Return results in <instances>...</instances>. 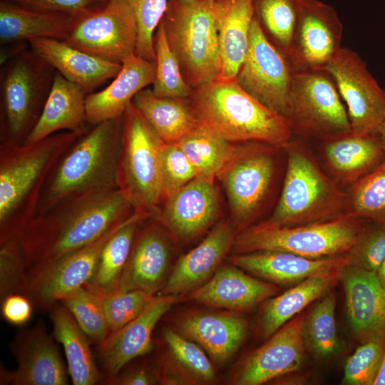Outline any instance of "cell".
Masks as SVG:
<instances>
[{"instance_id":"cell-28","label":"cell","mask_w":385,"mask_h":385,"mask_svg":"<svg viewBox=\"0 0 385 385\" xmlns=\"http://www.w3.org/2000/svg\"><path fill=\"white\" fill-rule=\"evenodd\" d=\"M155 72V61L136 54L126 59L110 84L86 96L88 123L93 125L123 115L134 97L153 84Z\"/></svg>"},{"instance_id":"cell-36","label":"cell","mask_w":385,"mask_h":385,"mask_svg":"<svg viewBox=\"0 0 385 385\" xmlns=\"http://www.w3.org/2000/svg\"><path fill=\"white\" fill-rule=\"evenodd\" d=\"M339 278L309 277L265 301L260 319L262 337L268 339L310 303L330 291Z\"/></svg>"},{"instance_id":"cell-22","label":"cell","mask_w":385,"mask_h":385,"mask_svg":"<svg viewBox=\"0 0 385 385\" xmlns=\"http://www.w3.org/2000/svg\"><path fill=\"white\" fill-rule=\"evenodd\" d=\"M273 283L253 275L233 265L220 266L202 285L188 293V299L197 304L232 312L248 311L275 296Z\"/></svg>"},{"instance_id":"cell-12","label":"cell","mask_w":385,"mask_h":385,"mask_svg":"<svg viewBox=\"0 0 385 385\" xmlns=\"http://www.w3.org/2000/svg\"><path fill=\"white\" fill-rule=\"evenodd\" d=\"M124 220L85 247L28 270L20 294L37 309L49 311L66 297L85 287L93 275L103 246Z\"/></svg>"},{"instance_id":"cell-33","label":"cell","mask_w":385,"mask_h":385,"mask_svg":"<svg viewBox=\"0 0 385 385\" xmlns=\"http://www.w3.org/2000/svg\"><path fill=\"white\" fill-rule=\"evenodd\" d=\"M48 312L53 337L63 347L73 384L93 385L103 382L105 375L96 364L90 339L71 313L59 302Z\"/></svg>"},{"instance_id":"cell-29","label":"cell","mask_w":385,"mask_h":385,"mask_svg":"<svg viewBox=\"0 0 385 385\" xmlns=\"http://www.w3.org/2000/svg\"><path fill=\"white\" fill-rule=\"evenodd\" d=\"M233 312L189 314L180 320L178 332L196 342L216 364H224L242 344L248 329L247 320Z\"/></svg>"},{"instance_id":"cell-2","label":"cell","mask_w":385,"mask_h":385,"mask_svg":"<svg viewBox=\"0 0 385 385\" xmlns=\"http://www.w3.org/2000/svg\"><path fill=\"white\" fill-rule=\"evenodd\" d=\"M90 126L58 132L31 144L1 141L0 245L19 240L34 220L53 168Z\"/></svg>"},{"instance_id":"cell-18","label":"cell","mask_w":385,"mask_h":385,"mask_svg":"<svg viewBox=\"0 0 385 385\" xmlns=\"http://www.w3.org/2000/svg\"><path fill=\"white\" fill-rule=\"evenodd\" d=\"M305 315L298 314L251 353L244 361L235 382L261 385L299 370L304 359Z\"/></svg>"},{"instance_id":"cell-41","label":"cell","mask_w":385,"mask_h":385,"mask_svg":"<svg viewBox=\"0 0 385 385\" xmlns=\"http://www.w3.org/2000/svg\"><path fill=\"white\" fill-rule=\"evenodd\" d=\"M335 308V293L329 292L305 318V342L320 357L331 356L338 347Z\"/></svg>"},{"instance_id":"cell-30","label":"cell","mask_w":385,"mask_h":385,"mask_svg":"<svg viewBox=\"0 0 385 385\" xmlns=\"http://www.w3.org/2000/svg\"><path fill=\"white\" fill-rule=\"evenodd\" d=\"M86 96L79 86L56 71L39 119L24 144L36 143L58 132L88 128Z\"/></svg>"},{"instance_id":"cell-9","label":"cell","mask_w":385,"mask_h":385,"mask_svg":"<svg viewBox=\"0 0 385 385\" xmlns=\"http://www.w3.org/2000/svg\"><path fill=\"white\" fill-rule=\"evenodd\" d=\"M164 142L131 103L123 114L118 185L134 210L155 215L163 203L160 151Z\"/></svg>"},{"instance_id":"cell-20","label":"cell","mask_w":385,"mask_h":385,"mask_svg":"<svg viewBox=\"0 0 385 385\" xmlns=\"http://www.w3.org/2000/svg\"><path fill=\"white\" fill-rule=\"evenodd\" d=\"M230 264L265 281L288 284L312 277L340 279L349 263L346 254L324 258H308L280 251H260L237 254L229 258Z\"/></svg>"},{"instance_id":"cell-39","label":"cell","mask_w":385,"mask_h":385,"mask_svg":"<svg viewBox=\"0 0 385 385\" xmlns=\"http://www.w3.org/2000/svg\"><path fill=\"white\" fill-rule=\"evenodd\" d=\"M344 213L385 224V158L349 187Z\"/></svg>"},{"instance_id":"cell-15","label":"cell","mask_w":385,"mask_h":385,"mask_svg":"<svg viewBox=\"0 0 385 385\" xmlns=\"http://www.w3.org/2000/svg\"><path fill=\"white\" fill-rule=\"evenodd\" d=\"M346 105L351 132L376 134L385 115V90L354 51L342 47L325 68Z\"/></svg>"},{"instance_id":"cell-23","label":"cell","mask_w":385,"mask_h":385,"mask_svg":"<svg viewBox=\"0 0 385 385\" xmlns=\"http://www.w3.org/2000/svg\"><path fill=\"white\" fill-rule=\"evenodd\" d=\"M344 289L349 321L362 343L385 336V287L376 272L347 265L340 279Z\"/></svg>"},{"instance_id":"cell-10","label":"cell","mask_w":385,"mask_h":385,"mask_svg":"<svg viewBox=\"0 0 385 385\" xmlns=\"http://www.w3.org/2000/svg\"><path fill=\"white\" fill-rule=\"evenodd\" d=\"M293 135L323 142L351 131L347 110L326 69L294 71L286 115Z\"/></svg>"},{"instance_id":"cell-48","label":"cell","mask_w":385,"mask_h":385,"mask_svg":"<svg viewBox=\"0 0 385 385\" xmlns=\"http://www.w3.org/2000/svg\"><path fill=\"white\" fill-rule=\"evenodd\" d=\"M160 160L164 201L197 178V174L192 164L178 144L163 143L160 151Z\"/></svg>"},{"instance_id":"cell-55","label":"cell","mask_w":385,"mask_h":385,"mask_svg":"<svg viewBox=\"0 0 385 385\" xmlns=\"http://www.w3.org/2000/svg\"><path fill=\"white\" fill-rule=\"evenodd\" d=\"M376 134L385 145V115Z\"/></svg>"},{"instance_id":"cell-19","label":"cell","mask_w":385,"mask_h":385,"mask_svg":"<svg viewBox=\"0 0 385 385\" xmlns=\"http://www.w3.org/2000/svg\"><path fill=\"white\" fill-rule=\"evenodd\" d=\"M179 297H156L137 317L120 329L111 332L96 346V356L104 372L105 379L115 376L133 359L153 351L152 336L155 327L170 309L180 300Z\"/></svg>"},{"instance_id":"cell-34","label":"cell","mask_w":385,"mask_h":385,"mask_svg":"<svg viewBox=\"0 0 385 385\" xmlns=\"http://www.w3.org/2000/svg\"><path fill=\"white\" fill-rule=\"evenodd\" d=\"M132 103L165 143H178L200 125L190 97H159L145 88Z\"/></svg>"},{"instance_id":"cell-50","label":"cell","mask_w":385,"mask_h":385,"mask_svg":"<svg viewBox=\"0 0 385 385\" xmlns=\"http://www.w3.org/2000/svg\"><path fill=\"white\" fill-rule=\"evenodd\" d=\"M18 4L46 11L76 17L87 15L103 7L109 0H9Z\"/></svg>"},{"instance_id":"cell-40","label":"cell","mask_w":385,"mask_h":385,"mask_svg":"<svg viewBox=\"0 0 385 385\" xmlns=\"http://www.w3.org/2000/svg\"><path fill=\"white\" fill-rule=\"evenodd\" d=\"M156 72L152 91L165 98L190 97L192 88L187 83L178 59L171 50L163 23L160 22L154 34Z\"/></svg>"},{"instance_id":"cell-21","label":"cell","mask_w":385,"mask_h":385,"mask_svg":"<svg viewBox=\"0 0 385 385\" xmlns=\"http://www.w3.org/2000/svg\"><path fill=\"white\" fill-rule=\"evenodd\" d=\"M155 216L173 235L188 240L212 225L219 212L214 180L197 177L165 199Z\"/></svg>"},{"instance_id":"cell-5","label":"cell","mask_w":385,"mask_h":385,"mask_svg":"<svg viewBox=\"0 0 385 385\" xmlns=\"http://www.w3.org/2000/svg\"><path fill=\"white\" fill-rule=\"evenodd\" d=\"M284 149L287 165L281 194L271 215L262 223L297 226L344 213L346 192L319 165L304 140L293 135Z\"/></svg>"},{"instance_id":"cell-46","label":"cell","mask_w":385,"mask_h":385,"mask_svg":"<svg viewBox=\"0 0 385 385\" xmlns=\"http://www.w3.org/2000/svg\"><path fill=\"white\" fill-rule=\"evenodd\" d=\"M347 255L348 265L376 272L385 258V224L366 220Z\"/></svg>"},{"instance_id":"cell-43","label":"cell","mask_w":385,"mask_h":385,"mask_svg":"<svg viewBox=\"0 0 385 385\" xmlns=\"http://www.w3.org/2000/svg\"><path fill=\"white\" fill-rule=\"evenodd\" d=\"M163 338L171 358L190 379L207 384L215 381L214 366L196 342L170 328L163 331Z\"/></svg>"},{"instance_id":"cell-24","label":"cell","mask_w":385,"mask_h":385,"mask_svg":"<svg viewBox=\"0 0 385 385\" xmlns=\"http://www.w3.org/2000/svg\"><path fill=\"white\" fill-rule=\"evenodd\" d=\"M235 237L230 222L217 225L197 246L179 258L161 290L162 295L181 297L205 284L220 266Z\"/></svg>"},{"instance_id":"cell-42","label":"cell","mask_w":385,"mask_h":385,"mask_svg":"<svg viewBox=\"0 0 385 385\" xmlns=\"http://www.w3.org/2000/svg\"><path fill=\"white\" fill-rule=\"evenodd\" d=\"M71 313L90 341L96 345L111 333L101 297L83 287L61 302Z\"/></svg>"},{"instance_id":"cell-54","label":"cell","mask_w":385,"mask_h":385,"mask_svg":"<svg viewBox=\"0 0 385 385\" xmlns=\"http://www.w3.org/2000/svg\"><path fill=\"white\" fill-rule=\"evenodd\" d=\"M376 274L380 283L385 287V258L376 272Z\"/></svg>"},{"instance_id":"cell-44","label":"cell","mask_w":385,"mask_h":385,"mask_svg":"<svg viewBox=\"0 0 385 385\" xmlns=\"http://www.w3.org/2000/svg\"><path fill=\"white\" fill-rule=\"evenodd\" d=\"M385 352V336L362 342L347 359L342 384L373 385Z\"/></svg>"},{"instance_id":"cell-8","label":"cell","mask_w":385,"mask_h":385,"mask_svg":"<svg viewBox=\"0 0 385 385\" xmlns=\"http://www.w3.org/2000/svg\"><path fill=\"white\" fill-rule=\"evenodd\" d=\"M366 220L342 213L329 220L297 226L260 222L235 235L233 250L237 254L280 251L313 259L334 257L351 250Z\"/></svg>"},{"instance_id":"cell-13","label":"cell","mask_w":385,"mask_h":385,"mask_svg":"<svg viewBox=\"0 0 385 385\" xmlns=\"http://www.w3.org/2000/svg\"><path fill=\"white\" fill-rule=\"evenodd\" d=\"M138 26L125 0H109L101 9L76 17L63 41L104 60L122 64L136 54Z\"/></svg>"},{"instance_id":"cell-32","label":"cell","mask_w":385,"mask_h":385,"mask_svg":"<svg viewBox=\"0 0 385 385\" xmlns=\"http://www.w3.org/2000/svg\"><path fill=\"white\" fill-rule=\"evenodd\" d=\"M221 68L217 80L235 81L247 53L254 19L253 0H217Z\"/></svg>"},{"instance_id":"cell-26","label":"cell","mask_w":385,"mask_h":385,"mask_svg":"<svg viewBox=\"0 0 385 385\" xmlns=\"http://www.w3.org/2000/svg\"><path fill=\"white\" fill-rule=\"evenodd\" d=\"M319 143L325 171L340 186L349 188L385 158V145L376 134L351 131Z\"/></svg>"},{"instance_id":"cell-1","label":"cell","mask_w":385,"mask_h":385,"mask_svg":"<svg viewBox=\"0 0 385 385\" xmlns=\"http://www.w3.org/2000/svg\"><path fill=\"white\" fill-rule=\"evenodd\" d=\"M134 211L116 189L66 201L36 216L19 239L27 271L85 247Z\"/></svg>"},{"instance_id":"cell-35","label":"cell","mask_w":385,"mask_h":385,"mask_svg":"<svg viewBox=\"0 0 385 385\" xmlns=\"http://www.w3.org/2000/svg\"><path fill=\"white\" fill-rule=\"evenodd\" d=\"M148 215L135 210L108 238L101 251L95 272L85 286L103 296L118 289L137 231Z\"/></svg>"},{"instance_id":"cell-16","label":"cell","mask_w":385,"mask_h":385,"mask_svg":"<svg viewBox=\"0 0 385 385\" xmlns=\"http://www.w3.org/2000/svg\"><path fill=\"white\" fill-rule=\"evenodd\" d=\"M342 24L332 6L301 0L287 55L294 71L324 69L342 48Z\"/></svg>"},{"instance_id":"cell-14","label":"cell","mask_w":385,"mask_h":385,"mask_svg":"<svg viewBox=\"0 0 385 385\" xmlns=\"http://www.w3.org/2000/svg\"><path fill=\"white\" fill-rule=\"evenodd\" d=\"M294 74L288 57L266 38L254 18L247 53L236 78L238 84L286 118Z\"/></svg>"},{"instance_id":"cell-47","label":"cell","mask_w":385,"mask_h":385,"mask_svg":"<svg viewBox=\"0 0 385 385\" xmlns=\"http://www.w3.org/2000/svg\"><path fill=\"white\" fill-rule=\"evenodd\" d=\"M134 11L138 41L136 55L155 61L154 34L166 11L168 0H125Z\"/></svg>"},{"instance_id":"cell-27","label":"cell","mask_w":385,"mask_h":385,"mask_svg":"<svg viewBox=\"0 0 385 385\" xmlns=\"http://www.w3.org/2000/svg\"><path fill=\"white\" fill-rule=\"evenodd\" d=\"M28 43L56 71L79 86L87 95L113 79L122 67V64L104 60L61 40L42 38Z\"/></svg>"},{"instance_id":"cell-52","label":"cell","mask_w":385,"mask_h":385,"mask_svg":"<svg viewBox=\"0 0 385 385\" xmlns=\"http://www.w3.org/2000/svg\"><path fill=\"white\" fill-rule=\"evenodd\" d=\"M160 370L145 365L122 369L111 378L105 379L101 384L107 385H152L160 383Z\"/></svg>"},{"instance_id":"cell-25","label":"cell","mask_w":385,"mask_h":385,"mask_svg":"<svg viewBox=\"0 0 385 385\" xmlns=\"http://www.w3.org/2000/svg\"><path fill=\"white\" fill-rule=\"evenodd\" d=\"M140 228V227H139ZM138 230L118 290H142L154 294L169 276L170 247L156 225Z\"/></svg>"},{"instance_id":"cell-3","label":"cell","mask_w":385,"mask_h":385,"mask_svg":"<svg viewBox=\"0 0 385 385\" xmlns=\"http://www.w3.org/2000/svg\"><path fill=\"white\" fill-rule=\"evenodd\" d=\"M123 130V115L91 125L53 168L36 216L66 201L118 189Z\"/></svg>"},{"instance_id":"cell-31","label":"cell","mask_w":385,"mask_h":385,"mask_svg":"<svg viewBox=\"0 0 385 385\" xmlns=\"http://www.w3.org/2000/svg\"><path fill=\"white\" fill-rule=\"evenodd\" d=\"M76 18L1 0L0 43L4 46L42 38L64 41Z\"/></svg>"},{"instance_id":"cell-6","label":"cell","mask_w":385,"mask_h":385,"mask_svg":"<svg viewBox=\"0 0 385 385\" xmlns=\"http://www.w3.org/2000/svg\"><path fill=\"white\" fill-rule=\"evenodd\" d=\"M217 16V0H168L161 19L168 44L192 89L220 73Z\"/></svg>"},{"instance_id":"cell-51","label":"cell","mask_w":385,"mask_h":385,"mask_svg":"<svg viewBox=\"0 0 385 385\" xmlns=\"http://www.w3.org/2000/svg\"><path fill=\"white\" fill-rule=\"evenodd\" d=\"M1 314L4 319L14 326H23L32 316L34 306L22 294L9 295L1 301Z\"/></svg>"},{"instance_id":"cell-38","label":"cell","mask_w":385,"mask_h":385,"mask_svg":"<svg viewBox=\"0 0 385 385\" xmlns=\"http://www.w3.org/2000/svg\"><path fill=\"white\" fill-rule=\"evenodd\" d=\"M301 0H253L254 18L266 38L287 56Z\"/></svg>"},{"instance_id":"cell-49","label":"cell","mask_w":385,"mask_h":385,"mask_svg":"<svg viewBox=\"0 0 385 385\" xmlns=\"http://www.w3.org/2000/svg\"><path fill=\"white\" fill-rule=\"evenodd\" d=\"M26 274V262L19 240L0 245V300L20 294Z\"/></svg>"},{"instance_id":"cell-17","label":"cell","mask_w":385,"mask_h":385,"mask_svg":"<svg viewBox=\"0 0 385 385\" xmlns=\"http://www.w3.org/2000/svg\"><path fill=\"white\" fill-rule=\"evenodd\" d=\"M43 322L19 332L10 347L18 366L9 371L1 366L0 384L66 385L68 371L58 346Z\"/></svg>"},{"instance_id":"cell-53","label":"cell","mask_w":385,"mask_h":385,"mask_svg":"<svg viewBox=\"0 0 385 385\" xmlns=\"http://www.w3.org/2000/svg\"><path fill=\"white\" fill-rule=\"evenodd\" d=\"M373 385H385V352L381 364Z\"/></svg>"},{"instance_id":"cell-37","label":"cell","mask_w":385,"mask_h":385,"mask_svg":"<svg viewBox=\"0 0 385 385\" xmlns=\"http://www.w3.org/2000/svg\"><path fill=\"white\" fill-rule=\"evenodd\" d=\"M195 168L197 177L215 179L239 154L232 144L201 124L177 143Z\"/></svg>"},{"instance_id":"cell-11","label":"cell","mask_w":385,"mask_h":385,"mask_svg":"<svg viewBox=\"0 0 385 385\" xmlns=\"http://www.w3.org/2000/svg\"><path fill=\"white\" fill-rule=\"evenodd\" d=\"M279 148L249 142L217 178L224 186L235 223L243 227L260 213L274 180V153Z\"/></svg>"},{"instance_id":"cell-7","label":"cell","mask_w":385,"mask_h":385,"mask_svg":"<svg viewBox=\"0 0 385 385\" xmlns=\"http://www.w3.org/2000/svg\"><path fill=\"white\" fill-rule=\"evenodd\" d=\"M1 64V141L24 144L39 119L56 71L25 47Z\"/></svg>"},{"instance_id":"cell-45","label":"cell","mask_w":385,"mask_h":385,"mask_svg":"<svg viewBox=\"0 0 385 385\" xmlns=\"http://www.w3.org/2000/svg\"><path fill=\"white\" fill-rule=\"evenodd\" d=\"M101 297L111 332L137 317L157 297L142 290H115Z\"/></svg>"},{"instance_id":"cell-4","label":"cell","mask_w":385,"mask_h":385,"mask_svg":"<svg viewBox=\"0 0 385 385\" xmlns=\"http://www.w3.org/2000/svg\"><path fill=\"white\" fill-rule=\"evenodd\" d=\"M200 123L231 142L284 148L293 137L288 120L246 92L235 81L215 79L192 89Z\"/></svg>"}]
</instances>
